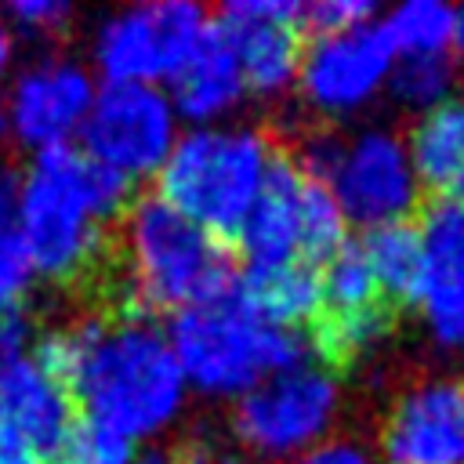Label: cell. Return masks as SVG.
Listing matches in <instances>:
<instances>
[{"instance_id": "cell-37", "label": "cell", "mask_w": 464, "mask_h": 464, "mask_svg": "<svg viewBox=\"0 0 464 464\" xmlns=\"http://www.w3.org/2000/svg\"><path fill=\"white\" fill-rule=\"evenodd\" d=\"M0 141H7V105H4V91H0Z\"/></svg>"}, {"instance_id": "cell-17", "label": "cell", "mask_w": 464, "mask_h": 464, "mask_svg": "<svg viewBox=\"0 0 464 464\" xmlns=\"http://www.w3.org/2000/svg\"><path fill=\"white\" fill-rule=\"evenodd\" d=\"M243 94H246V87H243L236 54L210 18V25L199 36V44L192 47V54L170 76L167 98H170L178 120L185 116L192 127H214V120L232 112Z\"/></svg>"}, {"instance_id": "cell-11", "label": "cell", "mask_w": 464, "mask_h": 464, "mask_svg": "<svg viewBox=\"0 0 464 464\" xmlns=\"http://www.w3.org/2000/svg\"><path fill=\"white\" fill-rule=\"evenodd\" d=\"M395 51L377 22L312 36L301 54V94L312 109L326 116H344L362 109L392 76Z\"/></svg>"}, {"instance_id": "cell-15", "label": "cell", "mask_w": 464, "mask_h": 464, "mask_svg": "<svg viewBox=\"0 0 464 464\" xmlns=\"http://www.w3.org/2000/svg\"><path fill=\"white\" fill-rule=\"evenodd\" d=\"M0 424L51 460L80 428V410L69 388L51 377L33 355L0 362Z\"/></svg>"}, {"instance_id": "cell-10", "label": "cell", "mask_w": 464, "mask_h": 464, "mask_svg": "<svg viewBox=\"0 0 464 464\" xmlns=\"http://www.w3.org/2000/svg\"><path fill=\"white\" fill-rule=\"evenodd\" d=\"M98 94L94 72L65 54H44L22 65L7 91V138L29 152L72 145Z\"/></svg>"}, {"instance_id": "cell-14", "label": "cell", "mask_w": 464, "mask_h": 464, "mask_svg": "<svg viewBox=\"0 0 464 464\" xmlns=\"http://www.w3.org/2000/svg\"><path fill=\"white\" fill-rule=\"evenodd\" d=\"M424 286L417 308L439 344H464V203H431L420 214Z\"/></svg>"}, {"instance_id": "cell-30", "label": "cell", "mask_w": 464, "mask_h": 464, "mask_svg": "<svg viewBox=\"0 0 464 464\" xmlns=\"http://www.w3.org/2000/svg\"><path fill=\"white\" fill-rule=\"evenodd\" d=\"M36 344V326L25 304H0V362L29 355Z\"/></svg>"}, {"instance_id": "cell-33", "label": "cell", "mask_w": 464, "mask_h": 464, "mask_svg": "<svg viewBox=\"0 0 464 464\" xmlns=\"http://www.w3.org/2000/svg\"><path fill=\"white\" fill-rule=\"evenodd\" d=\"M134 464H185L178 446H138Z\"/></svg>"}, {"instance_id": "cell-9", "label": "cell", "mask_w": 464, "mask_h": 464, "mask_svg": "<svg viewBox=\"0 0 464 464\" xmlns=\"http://www.w3.org/2000/svg\"><path fill=\"white\" fill-rule=\"evenodd\" d=\"M178 141V112L163 87L102 83L80 127V152L130 178H156Z\"/></svg>"}, {"instance_id": "cell-26", "label": "cell", "mask_w": 464, "mask_h": 464, "mask_svg": "<svg viewBox=\"0 0 464 464\" xmlns=\"http://www.w3.org/2000/svg\"><path fill=\"white\" fill-rule=\"evenodd\" d=\"M453 80H457V69L450 54H420V58H395L388 87L402 105L417 112H431L442 102H450Z\"/></svg>"}, {"instance_id": "cell-34", "label": "cell", "mask_w": 464, "mask_h": 464, "mask_svg": "<svg viewBox=\"0 0 464 464\" xmlns=\"http://www.w3.org/2000/svg\"><path fill=\"white\" fill-rule=\"evenodd\" d=\"M11 62H14V33L0 14V80L11 72Z\"/></svg>"}, {"instance_id": "cell-4", "label": "cell", "mask_w": 464, "mask_h": 464, "mask_svg": "<svg viewBox=\"0 0 464 464\" xmlns=\"http://www.w3.org/2000/svg\"><path fill=\"white\" fill-rule=\"evenodd\" d=\"M120 250L127 261V279L116 304H134L149 315L163 308L181 312L218 297L239 279L228 246L167 207L156 192L138 196L123 214Z\"/></svg>"}, {"instance_id": "cell-22", "label": "cell", "mask_w": 464, "mask_h": 464, "mask_svg": "<svg viewBox=\"0 0 464 464\" xmlns=\"http://www.w3.org/2000/svg\"><path fill=\"white\" fill-rule=\"evenodd\" d=\"M453 22H457L453 7L439 0H410L392 7L377 25L388 36L395 58H420V54H450Z\"/></svg>"}, {"instance_id": "cell-20", "label": "cell", "mask_w": 464, "mask_h": 464, "mask_svg": "<svg viewBox=\"0 0 464 464\" xmlns=\"http://www.w3.org/2000/svg\"><path fill=\"white\" fill-rule=\"evenodd\" d=\"M359 250L381 286V297L399 308V304H417L420 286H424V243L420 228L410 221H392L377 228H362Z\"/></svg>"}, {"instance_id": "cell-6", "label": "cell", "mask_w": 464, "mask_h": 464, "mask_svg": "<svg viewBox=\"0 0 464 464\" xmlns=\"http://www.w3.org/2000/svg\"><path fill=\"white\" fill-rule=\"evenodd\" d=\"M294 163L304 178L323 181L348 221L362 228L406 221L417 210L420 188L410 167L406 141L392 130L370 127L352 138L315 134L308 138Z\"/></svg>"}, {"instance_id": "cell-21", "label": "cell", "mask_w": 464, "mask_h": 464, "mask_svg": "<svg viewBox=\"0 0 464 464\" xmlns=\"http://www.w3.org/2000/svg\"><path fill=\"white\" fill-rule=\"evenodd\" d=\"M395 312L399 308H392L388 301H377V304L359 308V312H323L308 326L312 359L337 377L341 370L359 362L366 352H373L392 334Z\"/></svg>"}, {"instance_id": "cell-1", "label": "cell", "mask_w": 464, "mask_h": 464, "mask_svg": "<svg viewBox=\"0 0 464 464\" xmlns=\"http://www.w3.org/2000/svg\"><path fill=\"white\" fill-rule=\"evenodd\" d=\"M58 377L80 417L130 442L160 435L185 406V373L156 319L91 315L36 334L29 352Z\"/></svg>"}, {"instance_id": "cell-24", "label": "cell", "mask_w": 464, "mask_h": 464, "mask_svg": "<svg viewBox=\"0 0 464 464\" xmlns=\"http://www.w3.org/2000/svg\"><path fill=\"white\" fill-rule=\"evenodd\" d=\"M18 181L22 174L7 160H0V304H25L36 279L18 236Z\"/></svg>"}, {"instance_id": "cell-23", "label": "cell", "mask_w": 464, "mask_h": 464, "mask_svg": "<svg viewBox=\"0 0 464 464\" xmlns=\"http://www.w3.org/2000/svg\"><path fill=\"white\" fill-rule=\"evenodd\" d=\"M344 243H348V218L337 207L334 192L323 181L304 178L301 218H297V257L312 268H323Z\"/></svg>"}, {"instance_id": "cell-7", "label": "cell", "mask_w": 464, "mask_h": 464, "mask_svg": "<svg viewBox=\"0 0 464 464\" xmlns=\"http://www.w3.org/2000/svg\"><path fill=\"white\" fill-rule=\"evenodd\" d=\"M337 417V381L319 362L294 366L265 377L257 388L236 399L232 431L265 460H290L326 442Z\"/></svg>"}, {"instance_id": "cell-5", "label": "cell", "mask_w": 464, "mask_h": 464, "mask_svg": "<svg viewBox=\"0 0 464 464\" xmlns=\"http://www.w3.org/2000/svg\"><path fill=\"white\" fill-rule=\"evenodd\" d=\"M276 145L257 127H192L156 174V196L218 243H236Z\"/></svg>"}, {"instance_id": "cell-28", "label": "cell", "mask_w": 464, "mask_h": 464, "mask_svg": "<svg viewBox=\"0 0 464 464\" xmlns=\"http://www.w3.org/2000/svg\"><path fill=\"white\" fill-rule=\"evenodd\" d=\"M373 4L366 0H319V4H301V33L308 29L312 36H330L344 33L355 25H366L373 18Z\"/></svg>"}, {"instance_id": "cell-3", "label": "cell", "mask_w": 464, "mask_h": 464, "mask_svg": "<svg viewBox=\"0 0 464 464\" xmlns=\"http://www.w3.org/2000/svg\"><path fill=\"white\" fill-rule=\"evenodd\" d=\"M167 341L185 384L214 399H239L265 377L312 362L308 334L265 323L239 294V279L218 297L174 312Z\"/></svg>"}, {"instance_id": "cell-32", "label": "cell", "mask_w": 464, "mask_h": 464, "mask_svg": "<svg viewBox=\"0 0 464 464\" xmlns=\"http://www.w3.org/2000/svg\"><path fill=\"white\" fill-rule=\"evenodd\" d=\"M0 464H47L25 439H18L7 424H0Z\"/></svg>"}, {"instance_id": "cell-2", "label": "cell", "mask_w": 464, "mask_h": 464, "mask_svg": "<svg viewBox=\"0 0 464 464\" xmlns=\"http://www.w3.org/2000/svg\"><path fill=\"white\" fill-rule=\"evenodd\" d=\"M138 185L76 145L33 152L18 181V236L36 279L80 283L91 279L105 254V228L123 221Z\"/></svg>"}, {"instance_id": "cell-13", "label": "cell", "mask_w": 464, "mask_h": 464, "mask_svg": "<svg viewBox=\"0 0 464 464\" xmlns=\"http://www.w3.org/2000/svg\"><path fill=\"white\" fill-rule=\"evenodd\" d=\"M381 464H464V377L420 381L392 402Z\"/></svg>"}, {"instance_id": "cell-25", "label": "cell", "mask_w": 464, "mask_h": 464, "mask_svg": "<svg viewBox=\"0 0 464 464\" xmlns=\"http://www.w3.org/2000/svg\"><path fill=\"white\" fill-rule=\"evenodd\" d=\"M319 283H323V312H359L384 301L359 243H344L319 268Z\"/></svg>"}, {"instance_id": "cell-18", "label": "cell", "mask_w": 464, "mask_h": 464, "mask_svg": "<svg viewBox=\"0 0 464 464\" xmlns=\"http://www.w3.org/2000/svg\"><path fill=\"white\" fill-rule=\"evenodd\" d=\"M417 188L431 203H464V102L450 98L420 112L406 138Z\"/></svg>"}, {"instance_id": "cell-31", "label": "cell", "mask_w": 464, "mask_h": 464, "mask_svg": "<svg viewBox=\"0 0 464 464\" xmlns=\"http://www.w3.org/2000/svg\"><path fill=\"white\" fill-rule=\"evenodd\" d=\"M290 464H373V460H370V453H366L359 442H352V439H326V442L312 446L308 453L294 457Z\"/></svg>"}, {"instance_id": "cell-36", "label": "cell", "mask_w": 464, "mask_h": 464, "mask_svg": "<svg viewBox=\"0 0 464 464\" xmlns=\"http://www.w3.org/2000/svg\"><path fill=\"white\" fill-rule=\"evenodd\" d=\"M210 464H246V460H243L239 453H214Z\"/></svg>"}, {"instance_id": "cell-19", "label": "cell", "mask_w": 464, "mask_h": 464, "mask_svg": "<svg viewBox=\"0 0 464 464\" xmlns=\"http://www.w3.org/2000/svg\"><path fill=\"white\" fill-rule=\"evenodd\" d=\"M239 294L246 304L272 326L283 330H304L323 315V283L319 268L304 265L301 257L265 268H243L239 272Z\"/></svg>"}, {"instance_id": "cell-8", "label": "cell", "mask_w": 464, "mask_h": 464, "mask_svg": "<svg viewBox=\"0 0 464 464\" xmlns=\"http://www.w3.org/2000/svg\"><path fill=\"white\" fill-rule=\"evenodd\" d=\"M207 25V11L192 0L134 4L102 18L91 40V58L105 83L160 87L163 80L170 83Z\"/></svg>"}, {"instance_id": "cell-16", "label": "cell", "mask_w": 464, "mask_h": 464, "mask_svg": "<svg viewBox=\"0 0 464 464\" xmlns=\"http://www.w3.org/2000/svg\"><path fill=\"white\" fill-rule=\"evenodd\" d=\"M301 188H304V174L294 163V152L276 145V152L268 160V174L261 181V192L236 236V246H239L246 268L283 265V261L297 257Z\"/></svg>"}, {"instance_id": "cell-29", "label": "cell", "mask_w": 464, "mask_h": 464, "mask_svg": "<svg viewBox=\"0 0 464 464\" xmlns=\"http://www.w3.org/2000/svg\"><path fill=\"white\" fill-rule=\"evenodd\" d=\"M80 439H83V464H134L138 457V442L83 417H80Z\"/></svg>"}, {"instance_id": "cell-35", "label": "cell", "mask_w": 464, "mask_h": 464, "mask_svg": "<svg viewBox=\"0 0 464 464\" xmlns=\"http://www.w3.org/2000/svg\"><path fill=\"white\" fill-rule=\"evenodd\" d=\"M453 47L464 54V7L457 11V22H453Z\"/></svg>"}, {"instance_id": "cell-27", "label": "cell", "mask_w": 464, "mask_h": 464, "mask_svg": "<svg viewBox=\"0 0 464 464\" xmlns=\"http://www.w3.org/2000/svg\"><path fill=\"white\" fill-rule=\"evenodd\" d=\"M0 14L11 25V33H25V36H40V40L58 36L72 22V7L65 0H14Z\"/></svg>"}, {"instance_id": "cell-12", "label": "cell", "mask_w": 464, "mask_h": 464, "mask_svg": "<svg viewBox=\"0 0 464 464\" xmlns=\"http://www.w3.org/2000/svg\"><path fill=\"white\" fill-rule=\"evenodd\" d=\"M214 25L228 40L246 94H283L301 69V4L297 0H232Z\"/></svg>"}]
</instances>
